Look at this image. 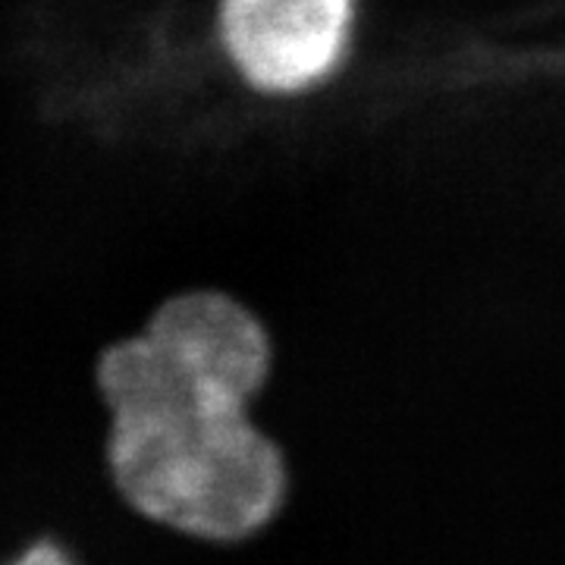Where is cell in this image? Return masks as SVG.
I'll return each mask as SVG.
<instances>
[{"instance_id": "7a4b0ae2", "label": "cell", "mask_w": 565, "mask_h": 565, "mask_svg": "<svg viewBox=\"0 0 565 565\" xmlns=\"http://www.w3.org/2000/svg\"><path fill=\"white\" fill-rule=\"evenodd\" d=\"M362 0H214L211 32L245 95L296 104L321 95L355 61Z\"/></svg>"}, {"instance_id": "6da1fadb", "label": "cell", "mask_w": 565, "mask_h": 565, "mask_svg": "<svg viewBox=\"0 0 565 565\" xmlns=\"http://www.w3.org/2000/svg\"><path fill=\"white\" fill-rule=\"evenodd\" d=\"M274 327L223 286L177 289L98 359L107 471L145 522L211 553L267 537L292 503V459L262 405Z\"/></svg>"}]
</instances>
